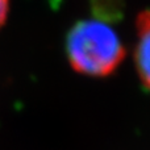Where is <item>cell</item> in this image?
<instances>
[{
    "label": "cell",
    "instance_id": "obj_1",
    "mask_svg": "<svg viewBox=\"0 0 150 150\" xmlns=\"http://www.w3.org/2000/svg\"><path fill=\"white\" fill-rule=\"evenodd\" d=\"M65 52L70 67L88 78L111 76L127 58L120 34L100 16L74 24L66 37Z\"/></svg>",
    "mask_w": 150,
    "mask_h": 150
},
{
    "label": "cell",
    "instance_id": "obj_2",
    "mask_svg": "<svg viewBox=\"0 0 150 150\" xmlns=\"http://www.w3.org/2000/svg\"><path fill=\"white\" fill-rule=\"evenodd\" d=\"M136 41L133 47L134 70L141 84L150 91V11L138 13L134 24Z\"/></svg>",
    "mask_w": 150,
    "mask_h": 150
},
{
    "label": "cell",
    "instance_id": "obj_3",
    "mask_svg": "<svg viewBox=\"0 0 150 150\" xmlns=\"http://www.w3.org/2000/svg\"><path fill=\"white\" fill-rule=\"evenodd\" d=\"M11 0H0V29L7 23L8 15H9Z\"/></svg>",
    "mask_w": 150,
    "mask_h": 150
}]
</instances>
